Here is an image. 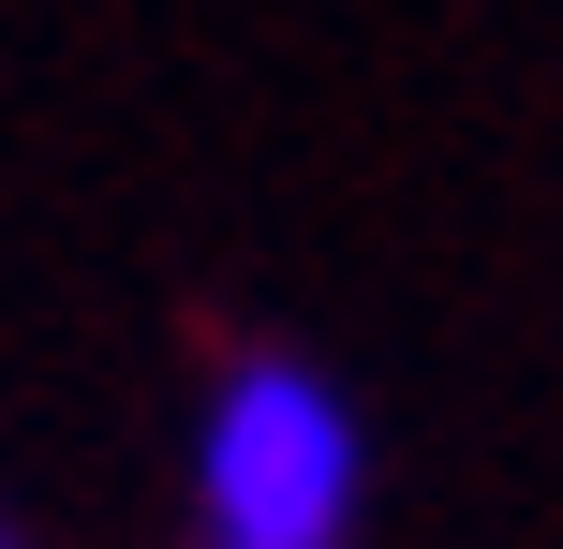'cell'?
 I'll return each instance as SVG.
<instances>
[{
    "label": "cell",
    "instance_id": "obj_1",
    "mask_svg": "<svg viewBox=\"0 0 563 549\" xmlns=\"http://www.w3.org/2000/svg\"><path fill=\"white\" fill-rule=\"evenodd\" d=\"M194 505H208V549H341L356 535V416H341V386L297 372V356H253L208 402Z\"/></svg>",
    "mask_w": 563,
    "mask_h": 549
}]
</instances>
